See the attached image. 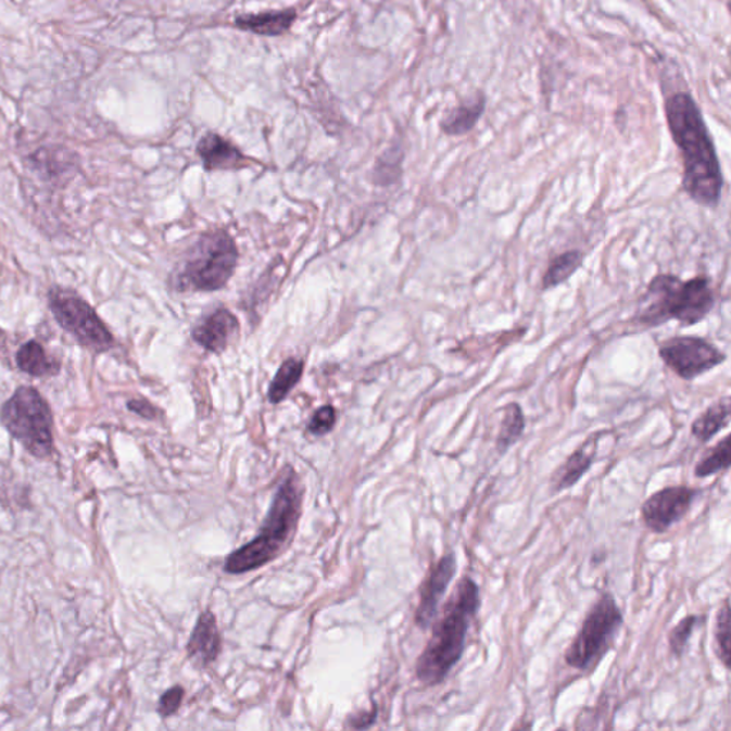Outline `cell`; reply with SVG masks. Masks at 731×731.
<instances>
[{"mask_svg":"<svg viewBox=\"0 0 731 731\" xmlns=\"http://www.w3.org/2000/svg\"><path fill=\"white\" fill-rule=\"evenodd\" d=\"M238 257V248L227 231L204 234L176 272V289L216 292L234 276Z\"/></svg>","mask_w":731,"mask_h":731,"instance_id":"5","label":"cell"},{"mask_svg":"<svg viewBox=\"0 0 731 731\" xmlns=\"http://www.w3.org/2000/svg\"><path fill=\"white\" fill-rule=\"evenodd\" d=\"M220 647L222 639L216 617L212 612H204L199 616L198 623L190 635L188 655L202 663V666H207L219 656Z\"/></svg>","mask_w":731,"mask_h":731,"instance_id":"16","label":"cell"},{"mask_svg":"<svg viewBox=\"0 0 731 731\" xmlns=\"http://www.w3.org/2000/svg\"><path fill=\"white\" fill-rule=\"evenodd\" d=\"M480 608V589L469 576L458 581L443 615L434 625L424 653L417 658L416 676L425 685L442 683L461 661L471 620Z\"/></svg>","mask_w":731,"mask_h":731,"instance_id":"2","label":"cell"},{"mask_svg":"<svg viewBox=\"0 0 731 731\" xmlns=\"http://www.w3.org/2000/svg\"><path fill=\"white\" fill-rule=\"evenodd\" d=\"M671 138L683 162V189L694 202L716 207L724 179L719 156L701 109L688 93H676L665 103Z\"/></svg>","mask_w":731,"mask_h":731,"instance_id":"1","label":"cell"},{"mask_svg":"<svg viewBox=\"0 0 731 731\" xmlns=\"http://www.w3.org/2000/svg\"><path fill=\"white\" fill-rule=\"evenodd\" d=\"M185 690L180 685H175L167 690L166 693L162 694L161 701H159L157 713L162 717H169L175 715L184 702Z\"/></svg>","mask_w":731,"mask_h":731,"instance_id":"28","label":"cell"},{"mask_svg":"<svg viewBox=\"0 0 731 731\" xmlns=\"http://www.w3.org/2000/svg\"><path fill=\"white\" fill-rule=\"evenodd\" d=\"M597 436L589 439L588 442L581 444L578 451H575L566 458L562 466H558L553 471L551 478L552 490L555 493L565 492V490L574 488L579 483L585 474L593 466L594 458H596Z\"/></svg>","mask_w":731,"mask_h":731,"instance_id":"15","label":"cell"},{"mask_svg":"<svg viewBox=\"0 0 731 731\" xmlns=\"http://www.w3.org/2000/svg\"><path fill=\"white\" fill-rule=\"evenodd\" d=\"M705 617L697 615H690L681 619L669 633V647L673 656L680 658L684 655L685 647L692 638L694 629L697 628Z\"/></svg>","mask_w":731,"mask_h":731,"instance_id":"25","label":"cell"},{"mask_svg":"<svg viewBox=\"0 0 731 731\" xmlns=\"http://www.w3.org/2000/svg\"><path fill=\"white\" fill-rule=\"evenodd\" d=\"M197 152L206 171H235L247 166L248 159L229 140L209 131L199 140Z\"/></svg>","mask_w":731,"mask_h":731,"instance_id":"13","label":"cell"},{"mask_svg":"<svg viewBox=\"0 0 731 731\" xmlns=\"http://www.w3.org/2000/svg\"><path fill=\"white\" fill-rule=\"evenodd\" d=\"M16 365L24 374L34 378L54 375L59 370L56 362L48 357L42 344L29 340L16 353Z\"/></svg>","mask_w":731,"mask_h":731,"instance_id":"19","label":"cell"},{"mask_svg":"<svg viewBox=\"0 0 731 731\" xmlns=\"http://www.w3.org/2000/svg\"><path fill=\"white\" fill-rule=\"evenodd\" d=\"M623 613L615 597L605 593L590 608L583 626L567 647L565 660L576 670H590L602 660L623 626Z\"/></svg>","mask_w":731,"mask_h":731,"instance_id":"7","label":"cell"},{"mask_svg":"<svg viewBox=\"0 0 731 731\" xmlns=\"http://www.w3.org/2000/svg\"><path fill=\"white\" fill-rule=\"evenodd\" d=\"M49 307L54 319L90 351L106 352L113 346V336L89 303L72 290L53 288L49 292Z\"/></svg>","mask_w":731,"mask_h":731,"instance_id":"8","label":"cell"},{"mask_svg":"<svg viewBox=\"0 0 731 731\" xmlns=\"http://www.w3.org/2000/svg\"><path fill=\"white\" fill-rule=\"evenodd\" d=\"M730 467V438L726 436L721 442L717 443L715 448L710 449L702 461L694 467V475L698 479L715 476L719 471L729 470Z\"/></svg>","mask_w":731,"mask_h":731,"instance_id":"23","label":"cell"},{"mask_svg":"<svg viewBox=\"0 0 731 731\" xmlns=\"http://www.w3.org/2000/svg\"><path fill=\"white\" fill-rule=\"evenodd\" d=\"M304 369V363L301 358H288L279 367L278 374H276L275 379L272 380L269 392H267V398L274 404L283 402L288 394L292 392L294 386L299 383L302 379Z\"/></svg>","mask_w":731,"mask_h":731,"instance_id":"20","label":"cell"},{"mask_svg":"<svg viewBox=\"0 0 731 731\" xmlns=\"http://www.w3.org/2000/svg\"><path fill=\"white\" fill-rule=\"evenodd\" d=\"M658 354L665 365L683 380H694L726 361L723 352L697 336L667 339L658 348Z\"/></svg>","mask_w":731,"mask_h":731,"instance_id":"9","label":"cell"},{"mask_svg":"<svg viewBox=\"0 0 731 731\" xmlns=\"http://www.w3.org/2000/svg\"><path fill=\"white\" fill-rule=\"evenodd\" d=\"M302 488L293 469L288 470L256 538L231 553L225 563L229 575H243L274 562L288 546L302 512Z\"/></svg>","mask_w":731,"mask_h":731,"instance_id":"3","label":"cell"},{"mask_svg":"<svg viewBox=\"0 0 731 731\" xmlns=\"http://www.w3.org/2000/svg\"><path fill=\"white\" fill-rule=\"evenodd\" d=\"M336 425V411L333 406H322L313 413L311 421H308L307 429L312 434L324 436L333 430Z\"/></svg>","mask_w":731,"mask_h":731,"instance_id":"27","label":"cell"},{"mask_svg":"<svg viewBox=\"0 0 731 731\" xmlns=\"http://www.w3.org/2000/svg\"><path fill=\"white\" fill-rule=\"evenodd\" d=\"M298 20L297 9H281V11H269L262 13H244L235 17L234 26L236 29L249 31L265 38H278V36L288 34L294 22Z\"/></svg>","mask_w":731,"mask_h":731,"instance_id":"14","label":"cell"},{"mask_svg":"<svg viewBox=\"0 0 731 731\" xmlns=\"http://www.w3.org/2000/svg\"><path fill=\"white\" fill-rule=\"evenodd\" d=\"M127 408H129L130 412L136 413V415L144 417V419L152 420L157 416L156 408L147 401H130L127 403Z\"/></svg>","mask_w":731,"mask_h":731,"instance_id":"29","label":"cell"},{"mask_svg":"<svg viewBox=\"0 0 731 731\" xmlns=\"http://www.w3.org/2000/svg\"><path fill=\"white\" fill-rule=\"evenodd\" d=\"M0 421L9 433L38 458L51 456L53 451L52 413L42 394L29 386H22L3 404Z\"/></svg>","mask_w":731,"mask_h":731,"instance_id":"6","label":"cell"},{"mask_svg":"<svg viewBox=\"0 0 731 731\" xmlns=\"http://www.w3.org/2000/svg\"><path fill=\"white\" fill-rule=\"evenodd\" d=\"M457 571V560L454 553L444 555L431 569L429 578L421 585L419 606H417L415 621L421 630L429 629L438 616L439 605L442 602L449 584L452 583Z\"/></svg>","mask_w":731,"mask_h":731,"instance_id":"11","label":"cell"},{"mask_svg":"<svg viewBox=\"0 0 731 731\" xmlns=\"http://www.w3.org/2000/svg\"><path fill=\"white\" fill-rule=\"evenodd\" d=\"M730 629V603L729 598H726L724 605L717 613L715 630L717 657L723 663L726 669H730L731 663Z\"/></svg>","mask_w":731,"mask_h":731,"instance_id":"24","label":"cell"},{"mask_svg":"<svg viewBox=\"0 0 731 731\" xmlns=\"http://www.w3.org/2000/svg\"><path fill=\"white\" fill-rule=\"evenodd\" d=\"M484 109L486 98L483 93H476L475 97L466 99L458 106L453 108L451 112H448L440 122V129L448 136L467 135L478 125Z\"/></svg>","mask_w":731,"mask_h":731,"instance_id":"17","label":"cell"},{"mask_svg":"<svg viewBox=\"0 0 731 731\" xmlns=\"http://www.w3.org/2000/svg\"><path fill=\"white\" fill-rule=\"evenodd\" d=\"M730 420V399H721L703 412L692 425V434L702 443H708L717 433L728 428Z\"/></svg>","mask_w":731,"mask_h":731,"instance_id":"18","label":"cell"},{"mask_svg":"<svg viewBox=\"0 0 731 731\" xmlns=\"http://www.w3.org/2000/svg\"><path fill=\"white\" fill-rule=\"evenodd\" d=\"M581 263H583V253L580 251L562 253L549 265L543 276V290L555 289L566 283L580 269Z\"/></svg>","mask_w":731,"mask_h":731,"instance_id":"22","label":"cell"},{"mask_svg":"<svg viewBox=\"0 0 731 731\" xmlns=\"http://www.w3.org/2000/svg\"><path fill=\"white\" fill-rule=\"evenodd\" d=\"M698 494L701 490L689 488V486H670V488L658 490L643 503L644 525L653 533H665L688 515Z\"/></svg>","mask_w":731,"mask_h":731,"instance_id":"10","label":"cell"},{"mask_svg":"<svg viewBox=\"0 0 731 731\" xmlns=\"http://www.w3.org/2000/svg\"><path fill=\"white\" fill-rule=\"evenodd\" d=\"M715 303V292L705 276L681 281L678 276L658 275L648 283L635 319L648 328L669 320L693 326L706 319Z\"/></svg>","mask_w":731,"mask_h":731,"instance_id":"4","label":"cell"},{"mask_svg":"<svg viewBox=\"0 0 731 731\" xmlns=\"http://www.w3.org/2000/svg\"><path fill=\"white\" fill-rule=\"evenodd\" d=\"M526 428L524 411L517 403L507 404L503 411L501 430L496 439L499 454H505L521 438Z\"/></svg>","mask_w":731,"mask_h":731,"instance_id":"21","label":"cell"},{"mask_svg":"<svg viewBox=\"0 0 731 731\" xmlns=\"http://www.w3.org/2000/svg\"><path fill=\"white\" fill-rule=\"evenodd\" d=\"M401 154L394 148L381 154L378 165L375 167L376 184L390 185L398 179L399 172H401Z\"/></svg>","mask_w":731,"mask_h":731,"instance_id":"26","label":"cell"},{"mask_svg":"<svg viewBox=\"0 0 731 731\" xmlns=\"http://www.w3.org/2000/svg\"><path fill=\"white\" fill-rule=\"evenodd\" d=\"M238 329L239 322L234 313L220 307L204 317L193 329L192 338L207 352L220 353L225 351Z\"/></svg>","mask_w":731,"mask_h":731,"instance_id":"12","label":"cell"},{"mask_svg":"<svg viewBox=\"0 0 731 731\" xmlns=\"http://www.w3.org/2000/svg\"><path fill=\"white\" fill-rule=\"evenodd\" d=\"M376 713H378V710H376V707H375L374 711H369L365 716L361 715V716L356 717V719H352V724H351L352 728L353 729L369 728V726L371 723H374V721L376 719Z\"/></svg>","mask_w":731,"mask_h":731,"instance_id":"30","label":"cell"}]
</instances>
